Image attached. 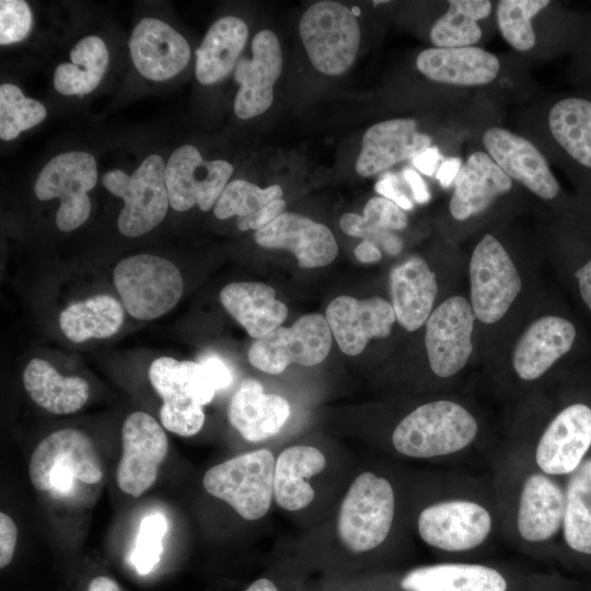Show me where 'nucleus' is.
<instances>
[{
	"mask_svg": "<svg viewBox=\"0 0 591 591\" xmlns=\"http://www.w3.org/2000/svg\"><path fill=\"white\" fill-rule=\"evenodd\" d=\"M500 538L530 553L559 546L565 514V480L542 472L520 442L496 452L489 479Z\"/></svg>",
	"mask_w": 591,
	"mask_h": 591,
	"instance_id": "nucleus-1",
	"label": "nucleus"
},
{
	"mask_svg": "<svg viewBox=\"0 0 591 591\" xmlns=\"http://www.w3.org/2000/svg\"><path fill=\"white\" fill-rule=\"evenodd\" d=\"M420 540L449 554L478 552L500 537L499 517L490 480L452 473L444 494L418 513Z\"/></svg>",
	"mask_w": 591,
	"mask_h": 591,
	"instance_id": "nucleus-2",
	"label": "nucleus"
},
{
	"mask_svg": "<svg viewBox=\"0 0 591 591\" xmlns=\"http://www.w3.org/2000/svg\"><path fill=\"white\" fill-rule=\"evenodd\" d=\"M480 426L464 405L453 399L425 403L395 426L391 443L396 453L418 460H452L472 454Z\"/></svg>",
	"mask_w": 591,
	"mask_h": 591,
	"instance_id": "nucleus-3",
	"label": "nucleus"
},
{
	"mask_svg": "<svg viewBox=\"0 0 591 591\" xmlns=\"http://www.w3.org/2000/svg\"><path fill=\"white\" fill-rule=\"evenodd\" d=\"M395 493L389 479L361 473L349 487L339 509L337 531L352 553H364L385 542L395 517Z\"/></svg>",
	"mask_w": 591,
	"mask_h": 591,
	"instance_id": "nucleus-4",
	"label": "nucleus"
},
{
	"mask_svg": "<svg viewBox=\"0 0 591 591\" xmlns=\"http://www.w3.org/2000/svg\"><path fill=\"white\" fill-rule=\"evenodd\" d=\"M114 285L127 313L141 321L167 313L178 303L184 289L178 268L151 254L121 259L114 268Z\"/></svg>",
	"mask_w": 591,
	"mask_h": 591,
	"instance_id": "nucleus-5",
	"label": "nucleus"
},
{
	"mask_svg": "<svg viewBox=\"0 0 591 591\" xmlns=\"http://www.w3.org/2000/svg\"><path fill=\"white\" fill-rule=\"evenodd\" d=\"M28 474L36 489L65 495L76 480L99 483L103 470L92 440L78 429L66 428L48 434L37 444Z\"/></svg>",
	"mask_w": 591,
	"mask_h": 591,
	"instance_id": "nucleus-6",
	"label": "nucleus"
},
{
	"mask_svg": "<svg viewBox=\"0 0 591 591\" xmlns=\"http://www.w3.org/2000/svg\"><path fill=\"white\" fill-rule=\"evenodd\" d=\"M275 459L267 449L247 452L210 467L202 484L245 520L263 518L274 496Z\"/></svg>",
	"mask_w": 591,
	"mask_h": 591,
	"instance_id": "nucleus-7",
	"label": "nucleus"
},
{
	"mask_svg": "<svg viewBox=\"0 0 591 591\" xmlns=\"http://www.w3.org/2000/svg\"><path fill=\"white\" fill-rule=\"evenodd\" d=\"M299 34L312 66L327 76L347 71L360 45L355 14L335 1H318L309 7L300 19Z\"/></svg>",
	"mask_w": 591,
	"mask_h": 591,
	"instance_id": "nucleus-8",
	"label": "nucleus"
},
{
	"mask_svg": "<svg viewBox=\"0 0 591 591\" xmlns=\"http://www.w3.org/2000/svg\"><path fill=\"white\" fill-rule=\"evenodd\" d=\"M166 164L159 154L148 155L131 175L112 170L102 177L104 187L124 200L117 219L120 233L140 236L155 228L170 207L165 185Z\"/></svg>",
	"mask_w": 591,
	"mask_h": 591,
	"instance_id": "nucleus-9",
	"label": "nucleus"
},
{
	"mask_svg": "<svg viewBox=\"0 0 591 591\" xmlns=\"http://www.w3.org/2000/svg\"><path fill=\"white\" fill-rule=\"evenodd\" d=\"M96 182L95 159L88 152L70 151L47 162L37 176L34 193L39 200L60 199L56 224L59 230L69 232L88 220L91 212L88 192Z\"/></svg>",
	"mask_w": 591,
	"mask_h": 591,
	"instance_id": "nucleus-10",
	"label": "nucleus"
},
{
	"mask_svg": "<svg viewBox=\"0 0 591 591\" xmlns=\"http://www.w3.org/2000/svg\"><path fill=\"white\" fill-rule=\"evenodd\" d=\"M332 331L326 317L305 314L290 327H277L253 341L248 361L269 374L281 373L290 363L315 366L329 352Z\"/></svg>",
	"mask_w": 591,
	"mask_h": 591,
	"instance_id": "nucleus-11",
	"label": "nucleus"
},
{
	"mask_svg": "<svg viewBox=\"0 0 591 591\" xmlns=\"http://www.w3.org/2000/svg\"><path fill=\"white\" fill-rule=\"evenodd\" d=\"M544 473L567 477L591 452V407L573 403L559 410L532 441H521Z\"/></svg>",
	"mask_w": 591,
	"mask_h": 591,
	"instance_id": "nucleus-12",
	"label": "nucleus"
},
{
	"mask_svg": "<svg viewBox=\"0 0 591 591\" xmlns=\"http://www.w3.org/2000/svg\"><path fill=\"white\" fill-rule=\"evenodd\" d=\"M470 281L472 309L485 324L498 322L522 288L511 257L491 234H485L473 251Z\"/></svg>",
	"mask_w": 591,
	"mask_h": 591,
	"instance_id": "nucleus-13",
	"label": "nucleus"
},
{
	"mask_svg": "<svg viewBox=\"0 0 591 591\" xmlns=\"http://www.w3.org/2000/svg\"><path fill=\"white\" fill-rule=\"evenodd\" d=\"M233 173L224 160H205L193 144H184L172 152L165 167V185L170 206L186 211L198 206L209 211L219 199Z\"/></svg>",
	"mask_w": 591,
	"mask_h": 591,
	"instance_id": "nucleus-14",
	"label": "nucleus"
},
{
	"mask_svg": "<svg viewBox=\"0 0 591 591\" xmlns=\"http://www.w3.org/2000/svg\"><path fill=\"white\" fill-rule=\"evenodd\" d=\"M121 443L117 485L124 493L139 497L157 479L169 450L167 437L152 416L135 412L123 424Z\"/></svg>",
	"mask_w": 591,
	"mask_h": 591,
	"instance_id": "nucleus-15",
	"label": "nucleus"
},
{
	"mask_svg": "<svg viewBox=\"0 0 591 591\" xmlns=\"http://www.w3.org/2000/svg\"><path fill=\"white\" fill-rule=\"evenodd\" d=\"M475 313L468 301L451 297L441 303L426 322L425 344L431 371L450 378L461 371L473 351Z\"/></svg>",
	"mask_w": 591,
	"mask_h": 591,
	"instance_id": "nucleus-16",
	"label": "nucleus"
},
{
	"mask_svg": "<svg viewBox=\"0 0 591 591\" xmlns=\"http://www.w3.org/2000/svg\"><path fill=\"white\" fill-rule=\"evenodd\" d=\"M281 71L282 53L277 35L270 30L257 32L252 39V58H242L235 66L239 91L234 113L239 118H253L271 106L274 85Z\"/></svg>",
	"mask_w": 591,
	"mask_h": 591,
	"instance_id": "nucleus-17",
	"label": "nucleus"
},
{
	"mask_svg": "<svg viewBox=\"0 0 591 591\" xmlns=\"http://www.w3.org/2000/svg\"><path fill=\"white\" fill-rule=\"evenodd\" d=\"M486 153L511 178L540 198H555L559 184L542 152L528 139L501 127L488 128L482 138Z\"/></svg>",
	"mask_w": 591,
	"mask_h": 591,
	"instance_id": "nucleus-18",
	"label": "nucleus"
},
{
	"mask_svg": "<svg viewBox=\"0 0 591 591\" xmlns=\"http://www.w3.org/2000/svg\"><path fill=\"white\" fill-rule=\"evenodd\" d=\"M325 317L338 347L349 356L359 355L372 338L387 337L396 321L392 304L380 297L339 296L328 303Z\"/></svg>",
	"mask_w": 591,
	"mask_h": 591,
	"instance_id": "nucleus-19",
	"label": "nucleus"
},
{
	"mask_svg": "<svg viewBox=\"0 0 591 591\" xmlns=\"http://www.w3.org/2000/svg\"><path fill=\"white\" fill-rule=\"evenodd\" d=\"M254 239L265 248L292 252L302 268L326 266L338 254L335 236L326 225L294 212H282L271 223L257 230Z\"/></svg>",
	"mask_w": 591,
	"mask_h": 591,
	"instance_id": "nucleus-20",
	"label": "nucleus"
},
{
	"mask_svg": "<svg viewBox=\"0 0 591 591\" xmlns=\"http://www.w3.org/2000/svg\"><path fill=\"white\" fill-rule=\"evenodd\" d=\"M431 138L412 118H393L370 126L361 140L356 172L363 177L382 173L394 164L414 159L431 147Z\"/></svg>",
	"mask_w": 591,
	"mask_h": 591,
	"instance_id": "nucleus-21",
	"label": "nucleus"
},
{
	"mask_svg": "<svg viewBox=\"0 0 591 591\" xmlns=\"http://www.w3.org/2000/svg\"><path fill=\"white\" fill-rule=\"evenodd\" d=\"M129 49L136 69L152 81L175 77L190 58L187 40L167 23L152 18L136 25Z\"/></svg>",
	"mask_w": 591,
	"mask_h": 591,
	"instance_id": "nucleus-22",
	"label": "nucleus"
},
{
	"mask_svg": "<svg viewBox=\"0 0 591 591\" xmlns=\"http://www.w3.org/2000/svg\"><path fill=\"white\" fill-rule=\"evenodd\" d=\"M576 339L575 325L560 316L545 315L532 322L520 336L512 354L517 376L525 382L540 379Z\"/></svg>",
	"mask_w": 591,
	"mask_h": 591,
	"instance_id": "nucleus-23",
	"label": "nucleus"
},
{
	"mask_svg": "<svg viewBox=\"0 0 591 591\" xmlns=\"http://www.w3.org/2000/svg\"><path fill=\"white\" fill-rule=\"evenodd\" d=\"M403 591H509L508 577L497 567L474 561H443L408 570Z\"/></svg>",
	"mask_w": 591,
	"mask_h": 591,
	"instance_id": "nucleus-24",
	"label": "nucleus"
},
{
	"mask_svg": "<svg viewBox=\"0 0 591 591\" xmlns=\"http://www.w3.org/2000/svg\"><path fill=\"white\" fill-rule=\"evenodd\" d=\"M416 67L431 81L476 86L493 82L500 70L496 55L480 47L427 48L416 58Z\"/></svg>",
	"mask_w": 591,
	"mask_h": 591,
	"instance_id": "nucleus-25",
	"label": "nucleus"
},
{
	"mask_svg": "<svg viewBox=\"0 0 591 591\" xmlns=\"http://www.w3.org/2000/svg\"><path fill=\"white\" fill-rule=\"evenodd\" d=\"M512 179L483 151L472 153L462 164L450 199V212L463 221L488 208L510 192Z\"/></svg>",
	"mask_w": 591,
	"mask_h": 591,
	"instance_id": "nucleus-26",
	"label": "nucleus"
},
{
	"mask_svg": "<svg viewBox=\"0 0 591 591\" xmlns=\"http://www.w3.org/2000/svg\"><path fill=\"white\" fill-rule=\"evenodd\" d=\"M290 406L286 398L264 392L260 382L246 379L229 404L230 424L251 442L277 434L287 422Z\"/></svg>",
	"mask_w": 591,
	"mask_h": 591,
	"instance_id": "nucleus-27",
	"label": "nucleus"
},
{
	"mask_svg": "<svg viewBox=\"0 0 591 591\" xmlns=\"http://www.w3.org/2000/svg\"><path fill=\"white\" fill-rule=\"evenodd\" d=\"M392 306L396 321L406 331L422 326L432 312L438 292L434 274L420 257L395 267L390 276Z\"/></svg>",
	"mask_w": 591,
	"mask_h": 591,
	"instance_id": "nucleus-28",
	"label": "nucleus"
},
{
	"mask_svg": "<svg viewBox=\"0 0 591 591\" xmlns=\"http://www.w3.org/2000/svg\"><path fill=\"white\" fill-rule=\"evenodd\" d=\"M220 301L253 338L279 327L288 315L273 287L263 282H231L220 291Z\"/></svg>",
	"mask_w": 591,
	"mask_h": 591,
	"instance_id": "nucleus-29",
	"label": "nucleus"
},
{
	"mask_svg": "<svg viewBox=\"0 0 591 591\" xmlns=\"http://www.w3.org/2000/svg\"><path fill=\"white\" fill-rule=\"evenodd\" d=\"M149 379L163 404L169 406H204L217 392L206 369L195 361L160 357L151 363Z\"/></svg>",
	"mask_w": 591,
	"mask_h": 591,
	"instance_id": "nucleus-30",
	"label": "nucleus"
},
{
	"mask_svg": "<svg viewBox=\"0 0 591 591\" xmlns=\"http://www.w3.org/2000/svg\"><path fill=\"white\" fill-rule=\"evenodd\" d=\"M247 36L248 27L242 19L227 15L217 20L196 50V79L210 85L225 78L236 66Z\"/></svg>",
	"mask_w": 591,
	"mask_h": 591,
	"instance_id": "nucleus-31",
	"label": "nucleus"
},
{
	"mask_svg": "<svg viewBox=\"0 0 591 591\" xmlns=\"http://www.w3.org/2000/svg\"><path fill=\"white\" fill-rule=\"evenodd\" d=\"M325 465L324 454L314 447L293 445L283 450L276 461L274 473L277 503L288 511L310 505L314 490L308 479L321 473Z\"/></svg>",
	"mask_w": 591,
	"mask_h": 591,
	"instance_id": "nucleus-32",
	"label": "nucleus"
},
{
	"mask_svg": "<svg viewBox=\"0 0 591 591\" xmlns=\"http://www.w3.org/2000/svg\"><path fill=\"white\" fill-rule=\"evenodd\" d=\"M23 384L31 398L53 414H72L89 398L88 382L61 375L48 361L34 358L23 371Z\"/></svg>",
	"mask_w": 591,
	"mask_h": 591,
	"instance_id": "nucleus-33",
	"label": "nucleus"
},
{
	"mask_svg": "<svg viewBox=\"0 0 591 591\" xmlns=\"http://www.w3.org/2000/svg\"><path fill=\"white\" fill-rule=\"evenodd\" d=\"M548 127L567 157L591 172V101L580 96L557 101L549 109Z\"/></svg>",
	"mask_w": 591,
	"mask_h": 591,
	"instance_id": "nucleus-34",
	"label": "nucleus"
},
{
	"mask_svg": "<svg viewBox=\"0 0 591 591\" xmlns=\"http://www.w3.org/2000/svg\"><path fill=\"white\" fill-rule=\"evenodd\" d=\"M565 514L559 546L591 558V452L565 480Z\"/></svg>",
	"mask_w": 591,
	"mask_h": 591,
	"instance_id": "nucleus-35",
	"label": "nucleus"
},
{
	"mask_svg": "<svg viewBox=\"0 0 591 591\" xmlns=\"http://www.w3.org/2000/svg\"><path fill=\"white\" fill-rule=\"evenodd\" d=\"M124 313L123 304L114 297L94 296L67 306L59 316V327L74 343L107 338L120 328Z\"/></svg>",
	"mask_w": 591,
	"mask_h": 591,
	"instance_id": "nucleus-36",
	"label": "nucleus"
},
{
	"mask_svg": "<svg viewBox=\"0 0 591 591\" xmlns=\"http://www.w3.org/2000/svg\"><path fill=\"white\" fill-rule=\"evenodd\" d=\"M71 62L57 66L54 86L63 95H84L100 84L108 67L109 54L99 36L80 39L70 51Z\"/></svg>",
	"mask_w": 591,
	"mask_h": 591,
	"instance_id": "nucleus-37",
	"label": "nucleus"
},
{
	"mask_svg": "<svg viewBox=\"0 0 591 591\" xmlns=\"http://www.w3.org/2000/svg\"><path fill=\"white\" fill-rule=\"evenodd\" d=\"M447 12L431 26L430 40L438 48L473 46L482 38L478 21L491 12L488 0H450Z\"/></svg>",
	"mask_w": 591,
	"mask_h": 591,
	"instance_id": "nucleus-38",
	"label": "nucleus"
},
{
	"mask_svg": "<svg viewBox=\"0 0 591 591\" xmlns=\"http://www.w3.org/2000/svg\"><path fill=\"white\" fill-rule=\"evenodd\" d=\"M548 0H501L497 4V25L505 40L515 50L534 48L536 36L532 19L548 7Z\"/></svg>",
	"mask_w": 591,
	"mask_h": 591,
	"instance_id": "nucleus-39",
	"label": "nucleus"
},
{
	"mask_svg": "<svg viewBox=\"0 0 591 591\" xmlns=\"http://www.w3.org/2000/svg\"><path fill=\"white\" fill-rule=\"evenodd\" d=\"M47 115L46 107L34 99L26 97L12 83L0 85V138L15 139L22 131L42 123Z\"/></svg>",
	"mask_w": 591,
	"mask_h": 591,
	"instance_id": "nucleus-40",
	"label": "nucleus"
},
{
	"mask_svg": "<svg viewBox=\"0 0 591 591\" xmlns=\"http://www.w3.org/2000/svg\"><path fill=\"white\" fill-rule=\"evenodd\" d=\"M282 188L275 184L266 188L245 179L230 182L215 205V216L224 220L233 216L247 218L260 210L268 202L282 198Z\"/></svg>",
	"mask_w": 591,
	"mask_h": 591,
	"instance_id": "nucleus-41",
	"label": "nucleus"
},
{
	"mask_svg": "<svg viewBox=\"0 0 591 591\" xmlns=\"http://www.w3.org/2000/svg\"><path fill=\"white\" fill-rule=\"evenodd\" d=\"M167 531V522L163 514L152 513L140 523L136 546L130 561L140 575L149 573L161 559L162 540Z\"/></svg>",
	"mask_w": 591,
	"mask_h": 591,
	"instance_id": "nucleus-42",
	"label": "nucleus"
},
{
	"mask_svg": "<svg viewBox=\"0 0 591 591\" xmlns=\"http://www.w3.org/2000/svg\"><path fill=\"white\" fill-rule=\"evenodd\" d=\"M32 11L23 0L0 1V44L23 40L32 28Z\"/></svg>",
	"mask_w": 591,
	"mask_h": 591,
	"instance_id": "nucleus-43",
	"label": "nucleus"
},
{
	"mask_svg": "<svg viewBox=\"0 0 591 591\" xmlns=\"http://www.w3.org/2000/svg\"><path fill=\"white\" fill-rule=\"evenodd\" d=\"M340 229L348 235L363 237L374 244L383 246L387 254L396 255L401 252L403 243L401 239L387 230L369 225L362 216L348 212L339 219Z\"/></svg>",
	"mask_w": 591,
	"mask_h": 591,
	"instance_id": "nucleus-44",
	"label": "nucleus"
},
{
	"mask_svg": "<svg viewBox=\"0 0 591 591\" xmlns=\"http://www.w3.org/2000/svg\"><path fill=\"white\" fill-rule=\"evenodd\" d=\"M362 217L369 225L387 231L403 230L408 224L403 209L384 197L369 199Z\"/></svg>",
	"mask_w": 591,
	"mask_h": 591,
	"instance_id": "nucleus-45",
	"label": "nucleus"
},
{
	"mask_svg": "<svg viewBox=\"0 0 591 591\" xmlns=\"http://www.w3.org/2000/svg\"><path fill=\"white\" fill-rule=\"evenodd\" d=\"M162 426L171 432L182 437H190L200 431L205 422V414L199 405L187 408L169 407L160 408Z\"/></svg>",
	"mask_w": 591,
	"mask_h": 591,
	"instance_id": "nucleus-46",
	"label": "nucleus"
},
{
	"mask_svg": "<svg viewBox=\"0 0 591 591\" xmlns=\"http://www.w3.org/2000/svg\"><path fill=\"white\" fill-rule=\"evenodd\" d=\"M285 208L286 201L282 198L273 200L253 216L236 219V225L241 231L260 230L278 218Z\"/></svg>",
	"mask_w": 591,
	"mask_h": 591,
	"instance_id": "nucleus-47",
	"label": "nucleus"
},
{
	"mask_svg": "<svg viewBox=\"0 0 591 591\" xmlns=\"http://www.w3.org/2000/svg\"><path fill=\"white\" fill-rule=\"evenodd\" d=\"M374 188L378 194L395 202L399 208L404 210L413 209V201L401 189L399 178L396 174L384 173L375 183Z\"/></svg>",
	"mask_w": 591,
	"mask_h": 591,
	"instance_id": "nucleus-48",
	"label": "nucleus"
},
{
	"mask_svg": "<svg viewBox=\"0 0 591 591\" xmlns=\"http://www.w3.org/2000/svg\"><path fill=\"white\" fill-rule=\"evenodd\" d=\"M18 538L14 521L5 513H0V567H5L12 559Z\"/></svg>",
	"mask_w": 591,
	"mask_h": 591,
	"instance_id": "nucleus-49",
	"label": "nucleus"
},
{
	"mask_svg": "<svg viewBox=\"0 0 591 591\" xmlns=\"http://www.w3.org/2000/svg\"><path fill=\"white\" fill-rule=\"evenodd\" d=\"M199 363L206 369L211 378L216 390L228 387L232 382V374L228 366L218 356L210 355L200 359Z\"/></svg>",
	"mask_w": 591,
	"mask_h": 591,
	"instance_id": "nucleus-50",
	"label": "nucleus"
},
{
	"mask_svg": "<svg viewBox=\"0 0 591 591\" xmlns=\"http://www.w3.org/2000/svg\"><path fill=\"white\" fill-rule=\"evenodd\" d=\"M441 153L438 147L431 146L413 159L415 167L425 175L432 176L437 173Z\"/></svg>",
	"mask_w": 591,
	"mask_h": 591,
	"instance_id": "nucleus-51",
	"label": "nucleus"
},
{
	"mask_svg": "<svg viewBox=\"0 0 591 591\" xmlns=\"http://www.w3.org/2000/svg\"><path fill=\"white\" fill-rule=\"evenodd\" d=\"M403 178L409 185L414 199L418 204H426L430 200V193L422 177L414 169L406 167L402 172Z\"/></svg>",
	"mask_w": 591,
	"mask_h": 591,
	"instance_id": "nucleus-52",
	"label": "nucleus"
},
{
	"mask_svg": "<svg viewBox=\"0 0 591 591\" xmlns=\"http://www.w3.org/2000/svg\"><path fill=\"white\" fill-rule=\"evenodd\" d=\"M462 160L460 158H450L443 161L436 173V178L443 188L450 187L462 167Z\"/></svg>",
	"mask_w": 591,
	"mask_h": 591,
	"instance_id": "nucleus-53",
	"label": "nucleus"
},
{
	"mask_svg": "<svg viewBox=\"0 0 591 591\" xmlns=\"http://www.w3.org/2000/svg\"><path fill=\"white\" fill-rule=\"evenodd\" d=\"M581 298L591 311V259L576 271Z\"/></svg>",
	"mask_w": 591,
	"mask_h": 591,
	"instance_id": "nucleus-54",
	"label": "nucleus"
},
{
	"mask_svg": "<svg viewBox=\"0 0 591 591\" xmlns=\"http://www.w3.org/2000/svg\"><path fill=\"white\" fill-rule=\"evenodd\" d=\"M354 254L361 263H374L381 259V251L369 240H363L354 251Z\"/></svg>",
	"mask_w": 591,
	"mask_h": 591,
	"instance_id": "nucleus-55",
	"label": "nucleus"
},
{
	"mask_svg": "<svg viewBox=\"0 0 591 591\" xmlns=\"http://www.w3.org/2000/svg\"><path fill=\"white\" fill-rule=\"evenodd\" d=\"M88 591H120V588L114 580L100 576L90 582Z\"/></svg>",
	"mask_w": 591,
	"mask_h": 591,
	"instance_id": "nucleus-56",
	"label": "nucleus"
},
{
	"mask_svg": "<svg viewBox=\"0 0 591 591\" xmlns=\"http://www.w3.org/2000/svg\"><path fill=\"white\" fill-rule=\"evenodd\" d=\"M245 591H278L276 584L266 578L255 580Z\"/></svg>",
	"mask_w": 591,
	"mask_h": 591,
	"instance_id": "nucleus-57",
	"label": "nucleus"
},
{
	"mask_svg": "<svg viewBox=\"0 0 591 591\" xmlns=\"http://www.w3.org/2000/svg\"><path fill=\"white\" fill-rule=\"evenodd\" d=\"M386 1H373L374 4H378V3H385Z\"/></svg>",
	"mask_w": 591,
	"mask_h": 591,
	"instance_id": "nucleus-58",
	"label": "nucleus"
}]
</instances>
